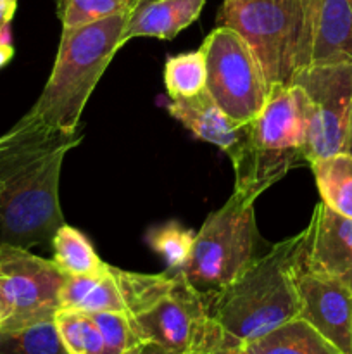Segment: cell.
Instances as JSON below:
<instances>
[{
    "mask_svg": "<svg viewBox=\"0 0 352 354\" xmlns=\"http://www.w3.org/2000/svg\"><path fill=\"white\" fill-rule=\"evenodd\" d=\"M79 142L81 135L50 133L19 121L0 135V244H52L66 223L59 203L62 162Z\"/></svg>",
    "mask_w": 352,
    "mask_h": 354,
    "instance_id": "obj_1",
    "label": "cell"
},
{
    "mask_svg": "<svg viewBox=\"0 0 352 354\" xmlns=\"http://www.w3.org/2000/svg\"><path fill=\"white\" fill-rule=\"evenodd\" d=\"M128 19L130 14H119L86 26L62 28L47 85L19 123L50 133L78 135L79 118L90 95L123 47L121 37Z\"/></svg>",
    "mask_w": 352,
    "mask_h": 354,
    "instance_id": "obj_2",
    "label": "cell"
},
{
    "mask_svg": "<svg viewBox=\"0 0 352 354\" xmlns=\"http://www.w3.org/2000/svg\"><path fill=\"white\" fill-rule=\"evenodd\" d=\"M300 239L302 234H297L271 244L230 286L207 297L211 318L223 330L251 342L299 317Z\"/></svg>",
    "mask_w": 352,
    "mask_h": 354,
    "instance_id": "obj_3",
    "label": "cell"
},
{
    "mask_svg": "<svg viewBox=\"0 0 352 354\" xmlns=\"http://www.w3.org/2000/svg\"><path fill=\"white\" fill-rule=\"evenodd\" d=\"M309 99L299 85L269 90L261 113L244 124L240 142L230 152L235 190L257 199L290 169L307 165Z\"/></svg>",
    "mask_w": 352,
    "mask_h": 354,
    "instance_id": "obj_4",
    "label": "cell"
},
{
    "mask_svg": "<svg viewBox=\"0 0 352 354\" xmlns=\"http://www.w3.org/2000/svg\"><path fill=\"white\" fill-rule=\"evenodd\" d=\"M216 24L247 41L268 90L293 85L313 64L311 0H223Z\"/></svg>",
    "mask_w": 352,
    "mask_h": 354,
    "instance_id": "obj_5",
    "label": "cell"
},
{
    "mask_svg": "<svg viewBox=\"0 0 352 354\" xmlns=\"http://www.w3.org/2000/svg\"><path fill=\"white\" fill-rule=\"evenodd\" d=\"M254 203L255 199L235 190L219 209L206 218L195 234L192 254L183 273L206 297L230 286L271 248L257 230Z\"/></svg>",
    "mask_w": 352,
    "mask_h": 354,
    "instance_id": "obj_6",
    "label": "cell"
},
{
    "mask_svg": "<svg viewBox=\"0 0 352 354\" xmlns=\"http://www.w3.org/2000/svg\"><path fill=\"white\" fill-rule=\"evenodd\" d=\"M206 52V90L238 124L257 116L269 90L257 59L235 30L216 26L200 45Z\"/></svg>",
    "mask_w": 352,
    "mask_h": 354,
    "instance_id": "obj_7",
    "label": "cell"
},
{
    "mask_svg": "<svg viewBox=\"0 0 352 354\" xmlns=\"http://www.w3.org/2000/svg\"><path fill=\"white\" fill-rule=\"evenodd\" d=\"M138 341H150L183 354L202 351L219 325L211 318L207 297L171 270V282L148 306L130 317Z\"/></svg>",
    "mask_w": 352,
    "mask_h": 354,
    "instance_id": "obj_8",
    "label": "cell"
},
{
    "mask_svg": "<svg viewBox=\"0 0 352 354\" xmlns=\"http://www.w3.org/2000/svg\"><path fill=\"white\" fill-rule=\"evenodd\" d=\"M66 273L54 259L31 254L30 249L0 244V290L9 318L0 327H21L52 320L61 310V287Z\"/></svg>",
    "mask_w": 352,
    "mask_h": 354,
    "instance_id": "obj_9",
    "label": "cell"
},
{
    "mask_svg": "<svg viewBox=\"0 0 352 354\" xmlns=\"http://www.w3.org/2000/svg\"><path fill=\"white\" fill-rule=\"evenodd\" d=\"M293 83L306 92L311 106L304 151L307 165L344 152L352 104V62L313 64Z\"/></svg>",
    "mask_w": 352,
    "mask_h": 354,
    "instance_id": "obj_10",
    "label": "cell"
},
{
    "mask_svg": "<svg viewBox=\"0 0 352 354\" xmlns=\"http://www.w3.org/2000/svg\"><path fill=\"white\" fill-rule=\"evenodd\" d=\"M300 234L299 272L340 280L352 289V218L321 201Z\"/></svg>",
    "mask_w": 352,
    "mask_h": 354,
    "instance_id": "obj_11",
    "label": "cell"
},
{
    "mask_svg": "<svg viewBox=\"0 0 352 354\" xmlns=\"http://www.w3.org/2000/svg\"><path fill=\"white\" fill-rule=\"evenodd\" d=\"M297 290L300 318L309 322L320 334L342 353L352 354V289L340 280L299 272Z\"/></svg>",
    "mask_w": 352,
    "mask_h": 354,
    "instance_id": "obj_12",
    "label": "cell"
},
{
    "mask_svg": "<svg viewBox=\"0 0 352 354\" xmlns=\"http://www.w3.org/2000/svg\"><path fill=\"white\" fill-rule=\"evenodd\" d=\"M311 17L313 64L352 62V0H311Z\"/></svg>",
    "mask_w": 352,
    "mask_h": 354,
    "instance_id": "obj_13",
    "label": "cell"
},
{
    "mask_svg": "<svg viewBox=\"0 0 352 354\" xmlns=\"http://www.w3.org/2000/svg\"><path fill=\"white\" fill-rule=\"evenodd\" d=\"M168 111L197 138L216 145L230 154L240 142L244 124H238L221 109L207 90L186 99H175Z\"/></svg>",
    "mask_w": 352,
    "mask_h": 354,
    "instance_id": "obj_14",
    "label": "cell"
},
{
    "mask_svg": "<svg viewBox=\"0 0 352 354\" xmlns=\"http://www.w3.org/2000/svg\"><path fill=\"white\" fill-rule=\"evenodd\" d=\"M204 6L206 0H141L124 26L123 45L141 37L173 40L199 19Z\"/></svg>",
    "mask_w": 352,
    "mask_h": 354,
    "instance_id": "obj_15",
    "label": "cell"
},
{
    "mask_svg": "<svg viewBox=\"0 0 352 354\" xmlns=\"http://www.w3.org/2000/svg\"><path fill=\"white\" fill-rule=\"evenodd\" d=\"M61 308L88 315L104 311L126 313V304L114 277L113 266L107 265L95 275H66L61 287Z\"/></svg>",
    "mask_w": 352,
    "mask_h": 354,
    "instance_id": "obj_16",
    "label": "cell"
},
{
    "mask_svg": "<svg viewBox=\"0 0 352 354\" xmlns=\"http://www.w3.org/2000/svg\"><path fill=\"white\" fill-rule=\"evenodd\" d=\"M245 346L251 354H345L300 317Z\"/></svg>",
    "mask_w": 352,
    "mask_h": 354,
    "instance_id": "obj_17",
    "label": "cell"
},
{
    "mask_svg": "<svg viewBox=\"0 0 352 354\" xmlns=\"http://www.w3.org/2000/svg\"><path fill=\"white\" fill-rule=\"evenodd\" d=\"M321 201L342 216L352 218V156L347 152L311 162Z\"/></svg>",
    "mask_w": 352,
    "mask_h": 354,
    "instance_id": "obj_18",
    "label": "cell"
},
{
    "mask_svg": "<svg viewBox=\"0 0 352 354\" xmlns=\"http://www.w3.org/2000/svg\"><path fill=\"white\" fill-rule=\"evenodd\" d=\"M54 261L66 275H95L107 266L92 242L71 225L64 223L52 239Z\"/></svg>",
    "mask_w": 352,
    "mask_h": 354,
    "instance_id": "obj_19",
    "label": "cell"
},
{
    "mask_svg": "<svg viewBox=\"0 0 352 354\" xmlns=\"http://www.w3.org/2000/svg\"><path fill=\"white\" fill-rule=\"evenodd\" d=\"M0 354H69L55 320L0 327Z\"/></svg>",
    "mask_w": 352,
    "mask_h": 354,
    "instance_id": "obj_20",
    "label": "cell"
},
{
    "mask_svg": "<svg viewBox=\"0 0 352 354\" xmlns=\"http://www.w3.org/2000/svg\"><path fill=\"white\" fill-rule=\"evenodd\" d=\"M207 64L204 48L168 57L164 66V83L171 100L193 97L206 90Z\"/></svg>",
    "mask_w": 352,
    "mask_h": 354,
    "instance_id": "obj_21",
    "label": "cell"
},
{
    "mask_svg": "<svg viewBox=\"0 0 352 354\" xmlns=\"http://www.w3.org/2000/svg\"><path fill=\"white\" fill-rule=\"evenodd\" d=\"M54 320L69 354H104L102 334L88 313L61 308Z\"/></svg>",
    "mask_w": 352,
    "mask_h": 354,
    "instance_id": "obj_22",
    "label": "cell"
},
{
    "mask_svg": "<svg viewBox=\"0 0 352 354\" xmlns=\"http://www.w3.org/2000/svg\"><path fill=\"white\" fill-rule=\"evenodd\" d=\"M141 0H55L62 28H79L107 17L131 14Z\"/></svg>",
    "mask_w": 352,
    "mask_h": 354,
    "instance_id": "obj_23",
    "label": "cell"
},
{
    "mask_svg": "<svg viewBox=\"0 0 352 354\" xmlns=\"http://www.w3.org/2000/svg\"><path fill=\"white\" fill-rule=\"evenodd\" d=\"M147 242L152 251L164 259L169 270H183L192 254L195 234L178 221H168L152 228L147 234Z\"/></svg>",
    "mask_w": 352,
    "mask_h": 354,
    "instance_id": "obj_24",
    "label": "cell"
},
{
    "mask_svg": "<svg viewBox=\"0 0 352 354\" xmlns=\"http://www.w3.org/2000/svg\"><path fill=\"white\" fill-rule=\"evenodd\" d=\"M90 317L93 318L102 334L104 354H124L137 342H140L126 313L104 311V313H92Z\"/></svg>",
    "mask_w": 352,
    "mask_h": 354,
    "instance_id": "obj_25",
    "label": "cell"
},
{
    "mask_svg": "<svg viewBox=\"0 0 352 354\" xmlns=\"http://www.w3.org/2000/svg\"><path fill=\"white\" fill-rule=\"evenodd\" d=\"M195 354H251L247 351V346L244 341L233 337L231 334H228L226 330L219 327V330L216 332V335L213 337V341L202 349V351Z\"/></svg>",
    "mask_w": 352,
    "mask_h": 354,
    "instance_id": "obj_26",
    "label": "cell"
},
{
    "mask_svg": "<svg viewBox=\"0 0 352 354\" xmlns=\"http://www.w3.org/2000/svg\"><path fill=\"white\" fill-rule=\"evenodd\" d=\"M124 354H183V353L173 351V349L164 348V346L157 344V342L140 341V342H137L133 348L128 349Z\"/></svg>",
    "mask_w": 352,
    "mask_h": 354,
    "instance_id": "obj_27",
    "label": "cell"
},
{
    "mask_svg": "<svg viewBox=\"0 0 352 354\" xmlns=\"http://www.w3.org/2000/svg\"><path fill=\"white\" fill-rule=\"evenodd\" d=\"M14 47L10 41V26H6L0 31V68L6 66L12 59Z\"/></svg>",
    "mask_w": 352,
    "mask_h": 354,
    "instance_id": "obj_28",
    "label": "cell"
},
{
    "mask_svg": "<svg viewBox=\"0 0 352 354\" xmlns=\"http://www.w3.org/2000/svg\"><path fill=\"white\" fill-rule=\"evenodd\" d=\"M17 0H0V31L9 26L16 12Z\"/></svg>",
    "mask_w": 352,
    "mask_h": 354,
    "instance_id": "obj_29",
    "label": "cell"
},
{
    "mask_svg": "<svg viewBox=\"0 0 352 354\" xmlns=\"http://www.w3.org/2000/svg\"><path fill=\"white\" fill-rule=\"evenodd\" d=\"M344 152L352 156V104H351V113H349V121H347V133H345V147Z\"/></svg>",
    "mask_w": 352,
    "mask_h": 354,
    "instance_id": "obj_30",
    "label": "cell"
},
{
    "mask_svg": "<svg viewBox=\"0 0 352 354\" xmlns=\"http://www.w3.org/2000/svg\"><path fill=\"white\" fill-rule=\"evenodd\" d=\"M9 318V306L6 303V297H3L2 290H0V325Z\"/></svg>",
    "mask_w": 352,
    "mask_h": 354,
    "instance_id": "obj_31",
    "label": "cell"
}]
</instances>
